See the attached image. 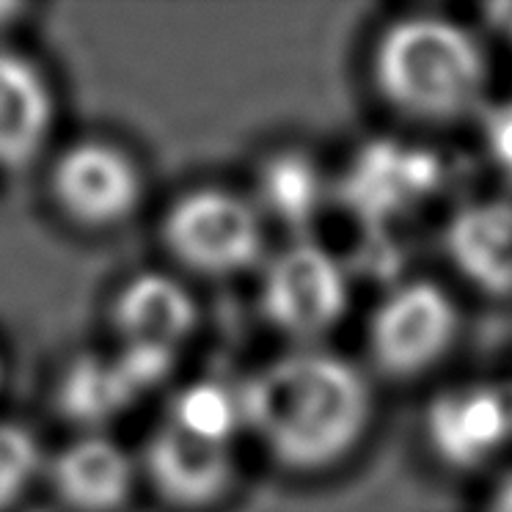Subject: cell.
<instances>
[{
  "label": "cell",
  "mask_w": 512,
  "mask_h": 512,
  "mask_svg": "<svg viewBox=\"0 0 512 512\" xmlns=\"http://www.w3.org/2000/svg\"><path fill=\"white\" fill-rule=\"evenodd\" d=\"M477 512H512V457L490 474Z\"/></svg>",
  "instance_id": "obj_17"
},
{
  "label": "cell",
  "mask_w": 512,
  "mask_h": 512,
  "mask_svg": "<svg viewBox=\"0 0 512 512\" xmlns=\"http://www.w3.org/2000/svg\"><path fill=\"white\" fill-rule=\"evenodd\" d=\"M138 402L111 353L102 350L69 358L53 383V408L75 433H111Z\"/></svg>",
  "instance_id": "obj_13"
},
{
  "label": "cell",
  "mask_w": 512,
  "mask_h": 512,
  "mask_svg": "<svg viewBox=\"0 0 512 512\" xmlns=\"http://www.w3.org/2000/svg\"><path fill=\"white\" fill-rule=\"evenodd\" d=\"M42 485L64 512H127L141 490L138 455L113 433H72L47 452Z\"/></svg>",
  "instance_id": "obj_9"
},
{
  "label": "cell",
  "mask_w": 512,
  "mask_h": 512,
  "mask_svg": "<svg viewBox=\"0 0 512 512\" xmlns=\"http://www.w3.org/2000/svg\"><path fill=\"white\" fill-rule=\"evenodd\" d=\"M240 383L245 438L284 477L342 474L380 424V383L334 345L284 347Z\"/></svg>",
  "instance_id": "obj_1"
},
{
  "label": "cell",
  "mask_w": 512,
  "mask_h": 512,
  "mask_svg": "<svg viewBox=\"0 0 512 512\" xmlns=\"http://www.w3.org/2000/svg\"><path fill=\"white\" fill-rule=\"evenodd\" d=\"M245 190L268 229H281L290 240L312 234L328 196V179L317 157L303 146H276L256 160Z\"/></svg>",
  "instance_id": "obj_12"
},
{
  "label": "cell",
  "mask_w": 512,
  "mask_h": 512,
  "mask_svg": "<svg viewBox=\"0 0 512 512\" xmlns=\"http://www.w3.org/2000/svg\"><path fill=\"white\" fill-rule=\"evenodd\" d=\"M427 438L435 460L452 471H485L504 466L512 438L507 397L488 383L452 386L438 394L427 413Z\"/></svg>",
  "instance_id": "obj_10"
},
{
  "label": "cell",
  "mask_w": 512,
  "mask_h": 512,
  "mask_svg": "<svg viewBox=\"0 0 512 512\" xmlns=\"http://www.w3.org/2000/svg\"><path fill=\"white\" fill-rule=\"evenodd\" d=\"M463 336L466 312L457 292L433 276H405L364 314L358 361L380 389L419 386L452 364Z\"/></svg>",
  "instance_id": "obj_3"
},
{
  "label": "cell",
  "mask_w": 512,
  "mask_h": 512,
  "mask_svg": "<svg viewBox=\"0 0 512 512\" xmlns=\"http://www.w3.org/2000/svg\"><path fill=\"white\" fill-rule=\"evenodd\" d=\"M6 380H9V364H6V356H3V350H0V394L6 389Z\"/></svg>",
  "instance_id": "obj_19"
},
{
  "label": "cell",
  "mask_w": 512,
  "mask_h": 512,
  "mask_svg": "<svg viewBox=\"0 0 512 512\" xmlns=\"http://www.w3.org/2000/svg\"><path fill=\"white\" fill-rule=\"evenodd\" d=\"M61 97L50 69L23 47L0 42V174H20L56 149Z\"/></svg>",
  "instance_id": "obj_8"
},
{
  "label": "cell",
  "mask_w": 512,
  "mask_h": 512,
  "mask_svg": "<svg viewBox=\"0 0 512 512\" xmlns=\"http://www.w3.org/2000/svg\"><path fill=\"white\" fill-rule=\"evenodd\" d=\"M45 196L72 232H122L144 212L149 179L141 157L111 135H80L45 160Z\"/></svg>",
  "instance_id": "obj_6"
},
{
  "label": "cell",
  "mask_w": 512,
  "mask_h": 512,
  "mask_svg": "<svg viewBox=\"0 0 512 512\" xmlns=\"http://www.w3.org/2000/svg\"><path fill=\"white\" fill-rule=\"evenodd\" d=\"M36 14V6L31 3H12V0H0V42H9V36L25 25V20Z\"/></svg>",
  "instance_id": "obj_18"
},
{
  "label": "cell",
  "mask_w": 512,
  "mask_h": 512,
  "mask_svg": "<svg viewBox=\"0 0 512 512\" xmlns=\"http://www.w3.org/2000/svg\"><path fill=\"white\" fill-rule=\"evenodd\" d=\"M105 323L116 345L182 350L201 328L199 295L171 268L135 270L108 295Z\"/></svg>",
  "instance_id": "obj_11"
},
{
  "label": "cell",
  "mask_w": 512,
  "mask_h": 512,
  "mask_svg": "<svg viewBox=\"0 0 512 512\" xmlns=\"http://www.w3.org/2000/svg\"><path fill=\"white\" fill-rule=\"evenodd\" d=\"M256 309L284 347L331 345L353 314V276L312 234L290 237L256 270Z\"/></svg>",
  "instance_id": "obj_5"
},
{
  "label": "cell",
  "mask_w": 512,
  "mask_h": 512,
  "mask_svg": "<svg viewBox=\"0 0 512 512\" xmlns=\"http://www.w3.org/2000/svg\"><path fill=\"white\" fill-rule=\"evenodd\" d=\"M47 449L23 419L0 416V512H17L42 485Z\"/></svg>",
  "instance_id": "obj_15"
},
{
  "label": "cell",
  "mask_w": 512,
  "mask_h": 512,
  "mask_svg": "<svg viewBox=\"0 0 512 512\" xmlns=\"http://www.w3.org/2000/svg\"><path fill=\"white\" fill-rule=\"evenodd\" d=\"M111 356L138 400H144L155 391H163L177 378L179 350H171V347L116 345Z\"/></svg>",
  "instance_id": "obj_16"
},
{
  "label": "cell",
  "mask_w": 512,
  "mask_h": 512,
  "mask_svg": "<svg viewBox=\"0 0 512 512\" xmlns=\"http://www.w3.org/2000/svg\"><path fill=\"white\" fill-rule=\"evenodd\" d=\"M141 488L171 512H215L234 499L243 479L234 446H218L157 422L141 446Z\"/></svg>",
  "instance_id": "obj_7"
},
{
  "label": "cell",
  "mask_w": 512,
  "mask_h": 512,
  "mask_svg": "<svg viewBox=\"0 0 512 512\" xmlns=\"http://www.w3.org/2000/svg\"><path fill=\"white\" fill-rule=\"evenodd\" d=\"M160 422L207 444L237 449L245 438L243 383L218 375L188 380L168 394Z\"/></svg>",
  "instance_id": "obj_14"
},
{
  "label": "cell",
  "mask_w": 512,
  "mask_h": 512,
  "mask_svg": "<svg viewBox=\"0 0 512 512\" xmlns=\"http://www.w3.org/2000/svg\"><path fill=\"white\" fill-rule=\"evenodd\" d=\"M270 229L245 188L196 182L163 204L157 243L188 281H234L262 268Z\"/></svg>",
  "instance_id": "obj_4"
},
{
  "label": "cell",
  "mask_w": 512,
  "mask_h": 512,
  "mask_svg": "<svg viewBox=\"0 0 512 512\" xmlns=\"http://www.w3.org/2000/svg\"><path fill=\"white\" fill-rule=\"evenodd\" d=\"M364 80L369 97L394 122L441 133L485 108L493 58L477 28L449 14L413 9L372 28Z\"/></svg>",
  "instance_id": "obj_2"
}]
</instances>
